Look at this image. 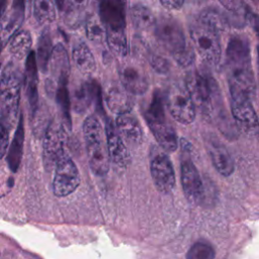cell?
Returning a JSON list of instances; mask_svg holds the SVG:
<instances>
[{
	"label": "cell",
	"mask_w": 259,
	"mask_h": 259,
	"mask_svg": "<svg viewBox=\"0 0 259 259\" xmlns=\"http://www.w3.org/2000/svg\"><path fill=\"white\" fill-rule=\"evenodd\" d=\"M227 77L231 98L253 99L256 91L255 77L251 66L249 42L240 37L230 38L226 50Z\"/></svg>",
	"instance_id": "6da1fadb"
},
{
	"label": "cell",
	"mask_w": 259,
	"mask_h": 259,
	"mask_svg": "<svg viewBox=\"0 0 259 259\" xmlns=\"http://www.w3.org/2000/svg\"><path fill=\"white\" fill-rule=\"evenodd\" d=\"M24 74L14 62H9L0 75V120L11 128L17 117Z\"/></svg>",
	"instance_id": "7a4b0ae2"
},
{
	"label": "cell",
	"mask_w": 259,
	"mask_h": 259,
	"mask_svg": "<svg viewBox=\"0 0 259 259\" xmlns=\"http://www.w3.org/2000/svg\"><path fill=\"white\" fill-rule=\"evenodd\" d=\"M83 134L91 170L96 175H105L109 170L110 159L103 127L95 115H89L84 120Z\"/></svg>",
	"instance_id": "3957f363"
},
{
	"label": "cell",
	"mask_w": 259,
	"mask_h": 259,
	"mask_svg": "<svg viewBox=\"0 0 259 259\" xmlns=\"http://www.w3.org/2000/svg\"><path fill=\"white\" fill-rule=\"evenodd\" d=\"M185 88L195 107H198L202 113L209 114L212 111L218 86L210 76L192 71L185 78Z\"/></svg>",
	"instance_id": "277c9868"
},
{
	"label": "cell",
	"mask_w": 259,
	"mask_h": 259,
	"mask_svg": "<svg viewBox=\"0 0 259 259\" xmlns=\"http://www.w3.org/2000/svg\"><path fill=\"white\" fill-rule=\"evenodd\" d=\"M189 31L192 41L202 60L209 65L217 66L222 57L220 34L199 22L192 24Z\"/></svg>",
	"instance_id": "5b68a950"
},
{
	"label": "cell",
	"mask_w": 259,
	"mask_h": 259,
	"mask_svg": "<svg viewBox=\"0 0 259 259\" xmlns=\"http://www.w3.org/2000/svg\"><path fill=\"white\" fill-rule=\"evenodd\" d=\"M54 170V194L58 197H64L73 193L80 184V174L76 164L66 152L58 158Z\"/></svg>",
	"instance_id": "8992f818"
},
{
	"label": "cell",
	"mask_w": 259,
	"mask_h": 259,
	"mask_svg": "<svg viewBox=\"0 0 259 259\" xmlns=\"http://www.w3.org/2000/svg\"><path fill=\"white\" fill-rule=\"evenodd\" d=\"M155 35L161 46L172 56L182 52L187 46L182 26L170 16H162L156 20Z\"/></svg>",
	"instance_id": "52a82bcc"
},
{
	"label": "cell",
	"mask_w": 259,
	"mask_h": 259,
	"mask_svg": "<svg viewBox=\"0 0 259 259\" xmlns=\"http://www.w3.org/2000/svg\"><path fill=\"white\" fill-rule=\"evenodd\" d=\"M167 107L172 117L183 124L191 123L196 115V107L186 88L174 85L167 94Z\"/></svg>",
	"instance_id": "ba28073f"
},
{
	"label": "cell",
	"mask_w": 259,
	"mask_h": 259,
	"mask_svg": "<svg viewBox=\"0 0 259 259\" xmlns=\"http://www.w3.org/2000/svg\"><path fill=\"white\" fill-rule=\"evenodd\" d=\"M64 152L63 127L57 121L53 120L47 127L44 137L42 158L46 169L49 171L54 169L58 158Z\"/></svg>",
	"instance_id": "9c48e42d"
},
{
	"label": "cell",
	"mask_w": 259,
	"mask_h": 259,
	"mask_svg": "<svg viewBox=\"0 0 259 259\" xmlns=\"http://www.w3.org/2000/svg\"><path fill=\"white\" fill-rule=\"evenodd\" d=\"M150 169L155 187L161 193H170L175 186V172L167 155L159 154L154 157Z\"/></svg>",
	"instance_id": "30bf717a"
},
{
	"label": "cell",
	"mask_w": 259,
	"mask_h": 259,
	"mask_svg": "<svg viewBox=\"0 0 259 259\" xmlns=\"http://www.w3.org/2000/svg\"><path fill=\"white\" fill-rule=\"evenodd\" d=\"M125 0H100L98 13L105 30H125Z\"/></svg>",
	"instance_id": "8fae6325"
},
{
	"label": "cell",
	"mask_w": 259,
	"mask_h": 259,
	"mask_svg": "<svg viewBox=\"0 0 259 259\" xmlns=\"http://www.w3.org/2000/svg\"><path fill=\"white\" fill-rule=\"evenodd\" d=\"M231 110L234 119L241 130L249 134H256L259 130L257 113L248 98H231Z\"/></svg>",
	"instance_id": "7c38bea8"
},
{
	"label": "cell",
	"mask_w": 259,
	"mask_h": 259,
	"mask_svg": "<svg viewBox=\"0 0 259 259\" xmlns=\"http://www.w3.org/2000/svg\"><path fill=\"white\" fill-rule=\"evenodd\" d=\"M181 184L183 192L190 202L202 201L203 181L191 160H183L181 163Z\"/></svg>",
	"instance_id": "4fadbf2b"
},
{
	"label": "cell",
	"mask_w": 259,
	"mask_h": 259,
	"mask_svg": "<svg viewBox=\"0 0 259 259\" xmlns=\"http://www.w3.org/2000/svg\"><path fill=\"white\" fill-rule=\"evenodd\" d=\"M25 12L24 0H13L11 8L0 18V42L5 46L11 36L19 30Z\"/></svg>",
	"instance_id": "5bb4252c"
},
{
	"label": "cell",
	"mask_w": 259,
	"mask_h": 259,
	"mask_svg": "<svg viewBox=\"0 0 259 259\" xmlns=\"http://www.w3.org/2000/svg\"><path fill=\"white\" fill-rule=\"evenodd\" d=\"M105 137L109 159L119 167H126L131 161L130 152L111 120L106 121Z\"/></svg>",
	"instance_id": "9a60e30c"
},
{
	"label": "cell",
	"mask_w": 259,
	"mask_h": 259,
	"mask_svg": "<svg viewBox=\"0 0 259 259\" xmlns=\"http://www.w3.org/2000/svg\"><path fill=\"white\" fill-rule=\"evenodd\" d=\"M208 155L217 171L223 176H230L235 170V164L227 148L214 137H209L205 143Z\"/></svg>",
	"instance_id": "2e32d148"
},
{
	"label": "cell",
	"mask_w": 259,
	"mask_h": 259,
	"mask_svg": "<svg viewBox=\"0 0 259 259\" xmlns=\"http://www.w3.org/2000/svg\"><path fill=\"white\" fill-rule=\"evenodd\" d=\"M119 79L122 87L130 93L142 95L149 88V80L146 73L137 65L130 64L119 70Z\"/></svg>",
	"instance_id": "e0dca14e"
},
{
	"label": "cell",
	"mask_w": 259,
	"mask_h": 259,
	"mask_svg": "<svg viewBox=\"0 0 259 259\" xmlns=\"http://www.w3.org/2000/svg\"><path fill=\"white\" fill-rule=\"evenodd\" d=\"M23 82L25 84L26 96L32 113L35 112L38 103V93H37V64L34 52H30L25 59V73Z\"/></svg>",
	"instance_id": "ac0fdd59"
},
{
	"label": "cell",
	"mask_w": 259,
	"mask_h": 259,
	"mask_svg": "<svg viewBox=\"0 0 259 259\" xmlns=\"http://www.w3.org/2000/svg\"><path fill=\"white\" fill-rule=\"evenodd\" d=\"M115 127L121 139L131 146L140 145L143 139V131L139 120L127 113L118 114L115 120Z\"/></svg>",
	"instance_id": "d6986e66"
},
{
	"label": "cell",
	"mask_w": 259,
	"mask_h": 259,
	"mask_svg": "<svg viewBox=\"0 0 259 259\" xmlns=\"http://www.w3.org/2000/svg\"><path fill=\"white\" fill-rule=\"evenodd\" d=\"M23 142H24L23 115L20 113L17 127L7 154V164L12 172H16L19 168V165L22 159V154H23Z\"/></svg>",
	"instance_id": "ffe728a7"
},
{
	"label": "cell",
	"mask_w": 259,
	"mask_h": 259,
	"mask_svg": "<svg viewBox=\"0 0 259 259\" xmlns=\"http://www.w3.org/2000/svg\"><path fill=\"white\" fill-rule=\"evenodd\" d=\"M95 100L100 104V89L96 82H85L76 90L74 96V107L77 111H84Z\"/></svg>",
	"instance_id": "44dd1931"
},
{
	"label": "cell",
	"mask_w": 259,
	"mask_h": 259,
	"mask_svg": "<svg viewBox=\"0 0 259 259\" xmlns=\"http://www.w3.org/2000/svg\"><path fill=\"white\" fill-rule=\"evenodd\" d=\"M31 45L32 38L30 32L26 29L17 30L9 39L8 51L15 60L21 61L26 59L31 52Z\"/></svg>",
	"instance_id": "7402d4cb"
},
{
	"label": "cell",
	"mask_w": 259,
	"mask_h": 259,
	"mask_svg": "<svg viewBox=\"0 0 259 259\" xmlns=\"http://www.w3.org/2000/svg\"><path fill=\"white\" fill-rule=\"evenodd\" d=\"M149 127L151 128L158 144L166 152L171 153L177 149L178 142H177V136H176L175 130L170 124H168L167 121L161 122V123L149 124Z\"/></svg>",
	"instance_id": "603a6c76"
},
{
	"label": "cell",
	"mask_w": 259,
	"mask_h": 259,
	"mask_svg": "<svg viewBox=\"0 0 259 259\" xmlns=\"http://www.w3.org/2000/svg\"><path fill=\"white\" fill-rule=\"evenodd\" d=\"M106 102L111 111L116 114L127 113L132 110V100L125 89L119 87H112L108 90L106 95Z\"/></svg>",
	"instance_id": "cb8c5ba5"
},
{
	"label": "cell",
	"mask_w": 259,
	"mask_h": 259,
	"mask_svg": "<svg viewBox=\"0 0 259 259\" xmlns=\"http://www.w3.org/2000/svg\"><path fill=\"white\" fill-rule=\"evenodd\" d=\"M72 57L74 64L81 72L85 74H91L95 71V58L85 42H79L74 47Z\"/></svg>",
	"instance_id": "d4e9b609"
},
{
	"label": "cell",
	"mask_w": 259,
	"mask_h": 259,
	"mask_svg": "<svg viewBox=\"0 0 259 259\" xmlns=\"http://www.w3.org/2000/svg\"><path fill=\"white\" fill-rule=\"evenodd\" d=\"M49 68L52 73L58 77L69 76L70 72V62L66 49L62 44H58L53 48L51 59L49 62Z\"/></svg>",
	"instance_id": "484cf974"
},
{
	"label": "cell",
	"mask_w": 259,
	"mask_h": 259,
	"mask_svg": "<svg viewBox=\"0 0 259 259\" xmlns=\"http://www.w3.org/2000/svg\"><path fill=\"white\" fill-rule=\"evenodd\" d=\"M133 25L139 30H146L156 23V16L153 11L144 4L138 3L130 10Z\"/></svg>",
	"instance_id": "4316f807"
},
{
	"label": "cell",
	"mask_w": 259,
	"mask_h": 259,
	"mask_svg": "<svg viewBox=\"0 0 259 259\" xmlns=\"http://www.w3.org/2000/svg\"><path fill=\"white\" fill-rule=\"evenodd\" d=\"M53 52V45H52V38L50 29L46 27L37 41V51H36V64L37 68L40 69L42 73H46L49 69V62L51 59V55Z\"/></svg>",
	"instance_id": "83f0119b"
},
{
	"label": "cell",
	"mask_w": 259,
	"mask_h": 259,
	"mask_svg": "<svg viewBox=\"0 0 259 259\" xmlns=\"http://www.w3.org/2000/svg\"><path fill=\"white\" fill-rule=\"evenodd\" d=\"M198 22L219 34H221L228 25L224 14L213 8L202 10L198 16Z\"/></svg>",
	"instance_id": "f1b7e54d"
},
{
	"label": "cell",
	"mask_w": 259,
	"mask_h": 259,
	"mask_svg": "<svg viewBox=\"0 0 259 259\" xmlns=\"http://www.w3.org/2000/svg\"><path fill=\"white\" fill-rule=\"evenodd\" d=\"M58 87H57V101L61 108L63 118L65 121V124L70 130L72 120H71V102L69 97V91H68V76H61L58 80Z\"/></svg>",
	"instance_id": "f546056e"
},
{
	"label": "cell",
	"mask_w": 259,
	"mask_h": 259,
	"mask_svg": "<svg viewBox=\"0 0 259 259\" xmlns=\"http://www.w3.org/2000/svg\"><path fill=\"white\" fill-rule=\"evenodd\" d=\"M105 40L114 55L120 58L127 56L128 44L125 30H106Z\"/></svg>",
	"instance_id": "4dcf8cb0"
},
{
	"label": "cell",
	"mask_w": 259,
	"mask_h": 259,
	"mask_svg": "<svg viewBox=\"0 0 259 259\" xmlns=\"http://www.w3.org/2000/svg\"><path fill=\"white\" fill-rule=\"evenodd\" d=\"M145 116H146V120H147L148 124L161 123V122L166 121L164 101H163V97L159 91L154 92L152 100L150 102L148 110L146 111Z\"/></svg>",
	"instance_id": "1f68e13d"
},
{
	"label": "cell",
	"mask_w": 259,
	"mask_h": 259,
	"mask_svg": "<svg viewBox=\"0 0 259 259\" xmlns=\"http://www.w3.org/2000/svg\"><path fill=\"white\" fill-rule=\"evenodd\" d=\"M33 15L38 23H51L56 19L53 0H33Z\"/></svg>",
	"instance_id": "d6a6232c"
},
{
	"label": "cell",
	"mask_w": 259,
	"mask_h": 259,
	"mask_svg": "<svg viewBox=\"0 0 259 259\" xmlns=\"http://www.w3.org/2000/svg\"><path fill=\"white\" fill-rule=\"evenodd\" d=\"M86 35L94 44H101L105 40L106 30L99 16L91 15L86 20Z\"/></svg>",
	"instance_id": "836d02e7"
},
{
	"label": "cell",
	"mask_w": 259,
	"mask_h": 259,
	"mask_svg": "<svg viewBox=\"0 0 259 259\" xmlns=\"http://www.w3.org/2000/svg\"><path fill=\"white\" fill-rule=\"evenodd\" d=\"M186 259H214V250L209 243L197 241L188 249Z\"/></svg>",
	"instance_id": "e575fe53"
},
{
	"label": "cell",
	"mask_w": 259,
	"mask_h": 259,
	"mask_svg": "<svg viewBox=\"0 0 259 259\" xmlns=\"http://www.w3.org/2000/svg\"><path fill=\"white\" fill-rule=\"evenodd\" d=\"M173 57L176 63L183 68L191 66L195 61V53L190 45H187L182 52L174 55Z\"/></svg>",
	"instance_id": "d590c367"
},
{
	"label": "cell",
	"mask_w": 259,
	"mask_h": 259,
	"mask_svg": "<svg viewBox=\"0 0 259 259\" xmlns=\"http://www.w3.org/2000/svg\"><path fill=\"white\" fill-rule=\"evenodd\" d=\"M149 63L152 69L158 74H166L170 70V65H171L170 62L166 58L160 55H155V54L150 55Z\"/></svg>",
	"instance_id": "8d00e7d4"
},
{
	"label": "cell",
	"mask_w": 259,
	"mask_h": 259,
	"mask_svg": "<svg viewBox=\"0 0 259 259\" xmlns=\"http://www.w3.org/2000/svg\"><path fill=\"white\" fill-rule=\"evenodd\" d=\"M90 3L91 0H65L64 9H66L71 16L76 17V15L81 14Z\"/></svg>",
	"instance_id": "74e56055"
},
{
	"label": "cell",
	"mask_w": 259,
	"mask_h": 259,
	"mask_svg": "<svg viewBox=\"0 0 259 259\" xmlns=\"http://www.w3.org/2000/svg\"><path fill=\"white\" fill-rule=\"evenodd\" d=\"M9 127L0 120V160L5 156L9 143Z\"/></svg>",
	"instance_id": "f35d334b"
},
{
	"label": "cell",
	"mask_w": 259,
	"mask_h": 259,
	"mask_svg": "<svg viewBox=\"0 0 259 259\" xmlns=\"http://www.w3.org/2000/svg\"><path fill=\"white\" fill-rule=\"evenodd\" d=\"M245 14H246V19L247 21L249 22L250 26L252 27V29L254 30L255 34L257 35V37L259 38V15L256 14L255 12H253L251 9H249L247 7L246 11H245Z\"/></svg>",
	"instance_id": "ab89813d"
},
{
	"label": "cell",
	"mask_w": 259,
	"mask_h": 259,
	"mask_svg": "<svg viewBox=\"0 0 259 259\" xmlns=\"http://www.w3.org/2000/svg\"><path fill=\"white\" fill-rule=\"evenodd\" d=\"M220 2L226 9L234 13L239 12L243 7L242 0H220Z\"/></svg>",
	"instance_id": "60d3db41"
},
{
	"label": "cell",
	"mask_w": 259,
	"mask_h": 259,
	"mask_svg": "<svg viewBox=\"0 0 259 259\" xmlns=\"http://www.w3.org/2000/svg\"><path fill=\"white\" fill-rule=\"evenodd\" d=\"M161 4L168 9H179L182 7L184 0H160Z\"/></svg>",
	"instance_id": "b9f144b4"
},
{
	"label": "cell",
	"mask_w": 259,
	"mask_h": 259,
	"mask_svg": "<svg viewBox=\"0 0 259 259\" xmlns=\"http://www.w3.org/2000/svg\"><path fill=\"white\" fill-rule=\"evenodd\" d=\"M6 6H7V0H0V18L5 12Z\"/></svg>",
	"instance_id": "7bdbcfd3"
},
{
	"label": "cell",
	"mask_w": 259,
	"mask_h": 259,
	"mask_svg": "<svg viewBox=\"0 0 259 259\" xmlns=\"http://www.w3.org/2000/svg\"><path fill=\"white\" fill-rule=\"evenodd\" d=\"M249 1L252 3V5H254L255 7L259 8V0H249Z\"/></svg>",
	"instance_id": "ee69618b"
},
{
	"label": "cell",
	"mask_w": 259,
	"mask_h": 259,
	"mask_svg": "<svg viewBox=\"0 0 259 259\" xmlns=\"http://www.w3.org/2000/svg\"><path fill=\"white\" fill-rule=\"evenodd\" d=\"M257 55H258V76H259V46L257 49Z\"/></svg>",
	"instance_id": "f6af8a7d"
},
{
	"label": "cell",
	"mask_w": 259,
	"mask_h": 259,
	"mask_svg": "<svg viewBox=\"0 0 259 259\" xmlns=\"http://www.w3.org/2000/svg\"><path fill=\"white\" fill-rule=\"evenodd\" d=\"M3 47H4V46L0 42V54H1V51H2V48H3Z\"/></svg>",
	"instance_id": "bcb514c9"
}]
</instances>
